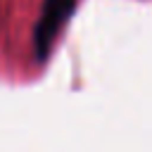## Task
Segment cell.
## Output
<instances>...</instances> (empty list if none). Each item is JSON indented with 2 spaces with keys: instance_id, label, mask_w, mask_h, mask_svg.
Returning <instances> with one entry per match:
<instances>
[{
  "instance_id": "obj_1",
  "label": "cell",
  "mask_w": 152,
  "mask_h": 152,
  "mask_svg": "<svg viewBox=\"0 0 152 152\" xmlns=\"http://www.w3.org/2000/svg\"><path fill=\"white\" fill-rule=\"evenodd\" d=\"M76 0H45V7H43V14L36 24V33H33V45H36V55L38 59H43L55 38L59 36L62 26L66 24V19L71 17V10H74Z\"/></svg>"
}]
</instances>
